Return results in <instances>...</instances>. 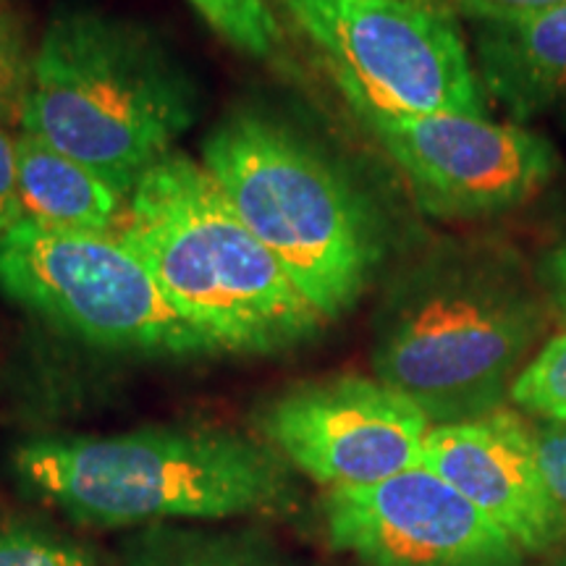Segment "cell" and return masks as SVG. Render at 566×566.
<instances>
[{
	"label": "cell",
	"mask_w": 566,
	"mask_h": 566,
	"mask_svg": "<svg viewBox=\"0 0 566 566\" xmlns=\"http://www.w3.org/2000/svg\"><path fill=\"white\" fill-rule=\"evenodd\" d=\"M122 237L218 352H286L328 325L189 155L168 153L142 176L126 200Z\"/></svg>",
	"instance_id": "cell-3"
},
{
	"label": "cell",
	"mask_w": 566,
	"mask_h": 566,
	"mask_svg": "<svg viewBox=\"0 0 566 566\" xmlns=\"http://www.w3.org/2000/svg\"><path fill=\"white\" fill-rule=\"evenodd\" d=\"M202 19L237 51L265 59L281 40L271 0H192Z\"/></svg>",
	"instance_id": "cell-17"
},
{
	"label": "cell",
	"mask_w": 566,
	"mask_h": 566,
	"mask_svg": "<svg viewBox=\"0 0 566 566\" xmlns=\"http://www.w3.org/2000/svg\"><path fill=\"white\" fill-rule=\"evenodd\" d=\"M336 84L401 113L485 116L457 19L430 0H271Z\"/></svg>",
	"instance_id": "cell-7"
},
{
	"label": "cell",
	"mask_w": 566,
	"mask_h": 566,
	"mask_svg": "<svg viewBox=\"0 0 566 566\" xmlns=\"http://www.w3.org/2000/svg\"><path fill=\"white\" fill-rule=\"evenodd\" d=\"M192 122V84L137 27L69 11L42 34L21 132L90 166L126 200Z\"/></svg>",
	"instance_id": "cell-4"
},
{
	"label": "cell",
	"mask_w": 566,
	"mask_h": 566,
	"mask_svg": "<svg viewBox=\"0 0 566 566\" xmlns=\"http://www.w3.org/2000/svg\"><path fill=\"white\" fill-rule=\"evenodd\" d=\"M32 55L21 21L11 11H0V126L19 118L30 84Z\"/></svg>",
	"instance_id": "cell-18"
},
{
	"label": "cell",
	"mask_w": 566,
	"mask_h": 566,
	"mask_svg": "<svg viewBox=\"0 0 566 566\" xmlns=\"http://www.w3.org/2000/svg\"><path fill=\"white\" fill-rule=\"evenodd\" d=\"M331 548L359 566H522L525 551L428 467L323 495Z\"/></svg>",
	"instance_id": "cell-10"
},
{
	"label": "cell",
	"mask_w": 566,
	"mask_h": 566,
	"mask_svg": "<svg viewBox=\"0 0 566 566\" xmlns=\"http://www.w3.org/2000/svg\"><path fill=\"white\" fill-rule=\"evenodd\" d=\"M0 566H105L87 543L27 514L0 512Z\"/></svg>",
	"instance_id": "cell-15"
},
{
	"label": "cell",
	"mask_w": 566,
	"mask_h": 566,
	"mask_svg": "<svg viewBox=\"0 0 566 566\" xmlns=\"http://www.w3.org/2000/svg\"><path fill=\"white\" fill-rule=\"evenodd\" d=\"M509 401L522 412L543 417L548 424L566 422V331L543 342L522 367Z\"/></svg>",
	"instance_id": "cell-16"
},
{
	"label": "cell",
	"mask_w": 566,
	"mask_h": 566,
	"mask_svg": "<svg viewBox=\"0 0 566 566\" xmlns=\"http://www.w3.org/2000/svg\"><path fill=\"white\" fill-rule=\"evenodd\" d=\"M124 566H307L260 533H200L160 525L132 543Z\"/></svg>",
	"instance_id": "cell-14"
},
{
	"label": "cell",
	"mask_w": 566,
	"mask_h": 566,
	"mask_svg": "<svg viewBox=\"0 0 566 566\" xmlns=\"http://www.w3.org/2000/svg\"><path fill=\"white\" fill-rule=\"evenodd\" d=\"M21 221L17 137L0 126V239Z\"/></svg>",
	"instance_id": "cell-19"
},
{
	"label": "cell",
	"mask_w": 566,
	"mask_h": 566,
	"mask_svg": "<svg viewBox=\"0 0 566 566\" xmlns=\"http://www.w3.org/2000/svg\"><path fill=\"white\" fill-rule=\"evenodd\" d=\"M433 422L405 394L367 375L286 388L258 415L263 441L317 485L359 488L422 464Z\"/></svg>",
	"instance_id": "cell-9"
},
{
	"label": "cell",
	"mask_w": 566,
	"mask_h": 566,
	"mask_svg": "<svg viewBox=\"0 0 566 566\" xmlns=\"http://www.w3.org/2000/svg\"><path fill=\"white\" fill-rule=\"evenodd\" d=\"M562 566H566V562H564V564H562Z\"/></svg>",
	"instance_id": "cell-23"
},
{
	"label": "cell",
	"mask_w": 566,
	"mask_h": 566,
	"mask_svg": "<svg viewBox=\"0 0 566 566\" xmlns=\"http://www.w3.org/2000/svg\"><path fill=\"white\" fill-rule=\"evenodd\" d=\"M541 286L548 302L566 317V244L551 250L541 263Z\"/></svg>",
	"instance_id": "cell-22"
},
{
	"label": "cell",
	"mask_w": 566,
	"mask_h": 566,
	"mask_svg": "<svg viewBox=\"0 0 566 566\" xmlns=\"http://www.w3.org/2000/svg\"><path fill=\"white\" fill-rule=\"evenodd\" d=\"M354 118L384 147L417 205L446 221L504 216L554 181L558 153L522 124L464 113H401L336 84Z\"/></svg>",
	"instance_id": "cell-8"
},
{
	"label": "cell",
	"mask_w": 566,
	"mask_h": 566,
	"mask_svg": "<svg viewBox=\"0 0 566 566\" xmlns=\"http://www.w3.org/2000/svg\"><path fill=\"white\" fill-rule=\"evenodd\" d=\"M480 87L514 124L566 113V3L533 17L478 27Z\"/></svg>",
	"instance_id": "cell-12"
},
{
	"label": "cell",
	"mask_w": 566,
	"mask_h": 566,
	"mask_svg": "<svg viewBox=\"0 0 566 566\" xmlns=\"http://www.w3.org/2000/svg\"><path fill=\"white\" fill-rule=\"evenodd\" d=\"M564 3L566 0H457L459 11L464 17L480 21V24L533 17V13L556 9V6Z\"/></svg>",
	"instance_id": "cell-21"
},
{
	"label": "cell",
	"mask_w": 566,
	"mask_h": 566,
	"mask_svg": "<svg viewBox=\"0 0 566 566\" xmlns=\"http://www.w3.org/2000/svg\"><path fill=\"white\" fill-rule=\"evenodd\" d=\"M202 166L325 323L363 300L384 254L378 223L307 139L263 113L239 111L212 129Z\"/></svg>",
	"instance_id": "cell-5"
},
{
	"label": "cell",
	"mask_w": 566,
	"mask_h": 566,
	"mask_svg": "<svg viewBox=\"0 0 566 566\" xmlns=\"http://www.w3.org/2000/svg\"><path fill=\"white\" fill-rule=\"evenodd\" d=\"M17 160L21 221L45 229L113 231L124 218L126 197L48 142L19 132Z\"/></svg>",
	"instance_id": "cell-13"
},
{
	"label": "cell",
	"mask_w": 566,
	"mask_h": 566,
	"mask_svg": "<svg viewBox=\"0 0 566 566\" xmlns=\"http://www.w3.org/2000/svg\"><path fill=\"white\" fill-rule=\"evenodd\" d=\"M11 464L27 491L97 530L286 516L300 501L294 470L263 438L212 424L30 438Z\"/></svg>",
	"instance_id": "cell-2"
},
{
	"label": "cell",
	"mask_w": 566,
	"mask_h": 566,
	"mask_svg": "<svg viewBox=\"0 0 566 566\" xmlns=\"http://www.w3.org/2000/svg\"><path fill=\"white\" fill-rule=\"evenodd\" d=\"M537 454L551 493L566 514V422L537 430Z\"/></svg>",
	"instance_id": "cell-20"
},
{
	"label": "cell",
	"mask_w": 566,
	"mask_h": 566,
	"mask_svg": "<svg viewBox=\"0 0 566 566\" xmlns=\"http://www.w3.org/2000/svg\"><path fill=\"white\" fill-rule=\"evenodd\" d=\"M0 294L63 334L113 352L208 357L216 344L163 294L122 231L19 221L0 239Z\"/></svg>",
	"instance_id": "cell-6"
},
{
	"label": "cell",
	"mask_w": 566,
	"mask_h": 566,
	"mask_svg": "<svg viewBox=\"0 0 566 566\" xmlns=\"http://www.w3.org/2000/svg\"><path fill=\"white\" fill-rule=\"evenodd\" d=\"M548 296L506 247H446L401 275L375 321L373 373L433 424L504 407L543 346Z\"/></svg>",
	"instance_id": "cell-1"
},
{
	"label": "cell",
	"mask_w": 566,
	"mask_h": 566,
	"mask_svg": "<svg viewBox=\"0 0 566 566\" xmlns=\"http://www.w3.org/2000/svg\"><path fill=\"white\" fill-rule=\"evenodd\" d=\"M422 467L457 488L525 554H543L562 543L566 514L543 475L537 430L514 409L433 424L424 438Z\"/></svg>",
	"instance_id": "cell-11"
}]
</instances>
